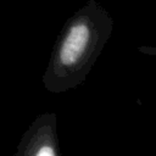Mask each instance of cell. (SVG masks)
Instances as JSON below:
<instances>
[{
	"mask_svg": "<svg viewBox=\"0 0 156 156\" xmlns=\"http://www.w3.org/2000/svg\"><path fill=\"white\" fill-rule=\"evenodd\" d=\"M15 156H62L54 112L38 115L22 134Z\"/></svg>",
	"mask_w": 156,
	"mask_h": 156,
	"instance_id": "obj_2",
	"label": "cell"
},
{
	"mask_svg": "<svg viewBox=\"0 0 156 156\" xmlns=\"http://www.w3.org/2000/svg\"><path fill=\"white\" fill-rule=\"evenodd\" d=\"M113 20L95 0L87 1L63 24L51 50L41 82L52 94L79 87L112 35Z\"/></svg>",
	"mask_w": 156,
	"mask_h": 156,
	"instance_id": "obj_1",
	"label": "cell"
}]
</instances>
